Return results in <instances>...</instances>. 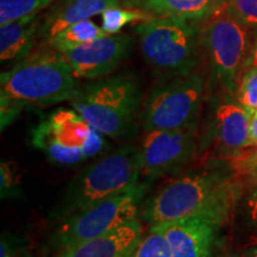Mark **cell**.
I'll list each match as a JSON object with an SVG mask.
<instances>
[{
    "instance_id": "13",
    "label": "cell",
    "mask_w": 257,
    "mask_h": 257,
    "mask_svg": "<svg viewBox=\"0 0 257 257\" xmlns=\"http://www.w3.org/2000/svg\"><path fill=\"white\" fill-rule=\"evenodd\" d=\"M142 238V224L134 219L72 249L63 250L57 257H128Z\"/></svg>"
},
{
    "instance_id": "9",
    "label": "cell",
    "mask_w": 257,
    "mask_h": 257,
    "mask_svg": "<svg viewBox=\"0 0 257 257\" xmlns=\"http://www.w3.org/2000/svg\"><path fill=\"white\" fill-rule=\"evenodd\" d=\"M204 80L192 73L154 89L144 110V127L152 130L192 128L200 110Z\"/></svg>"
},
{
    "instance_id": "26",
    "label": "cell",
    "mask_w": 257,
    "mask_h": 257,
    "mask_svg": "<svg viewBox=\"0 0 257 257\" xmlns=\"http://www.w3.org/2000/svg\"><path fill=\"white\" fill-rule=\"evenodd\" d=\"M249 212L252 221L257 225V187L249 199Z\"/></svg>"
},
{
    "instance_id": "2",
    "label": "cell",
    "mask_w": 257,
    "mask_h": 257,
    "mask_svg": "<svg viewBox=\"0 0 257 257\" xmlns=\"http://www.w3.org/2000/svg\"><path fill=\"white\" fill-rule=\"evenodd\" d=\"M142 173L141 152L133 146L118 149L85 168L64 188L62 199L54 212L64 218L98 204L105 199L138 185Z\"/></svg>"
},
{
    "instance_id": "23",
    "label": "cell",
    "mask_w": 257,
    "mask_h": 257,
    "mask_svg": "<svg viewBox=\"0 0 257 257\" xmlns=\"http://www.w3.org/2000/svg\"><path fill=\"white\" fill-rule=\"evenodd\" d=\"M225 4L246 28L257 30V0H225Z\"/></svg>"
},
{
    "instance_id": "16",
    "label": "cell",
    "mask_w": 257,
    "mask_h": 257,
    "mask_svg": "<svg viewBox=\"0 0 257 257\" xmlns=\"http://www.w3.org/2000/svg\"><path fill=\"white\" fill-rule=\"evenodd\" d=\"M251 115L242 105L233 102H224L217 108V135L224 147L233 150L249 147Z\"/></svg>"
},
{
    "instance_id": "25",
    "label": "cell",
    "mask_w": 257,
    "mask_h": 257,
    "mask_svg": "<svg viewBox=\"0 0 257 257\" xmlns=\"http://www.w3.org/2000/svg\"><path fill=\"white\" fill-rule=\"evenodd\" d=\"M253 147L249 152L243 153L239 156V163L242 168H246L250 170H257V146Z\"/></svg>"
},
{
    "instance_id": "7",
    "label": "cell",
    "mask_w": 257,
    "mask_h": 257,
    "mask_svg": "<svg viewBox=\"0 0 257 257\" xmlns=\"http://www.w3.org/2000/svg\"><path fill=\"white\" fill-rule=\"evenodd\" d=\"M146 189V185H136L64 218L54 234V243L63 251L137 219Z\"/></svg>"
},
{
    "instance_id": "8",
    "label": "cell",
    "mask_w": 257,
    "mask_h": 257,
    "mask_svg": "<svg viewBox=\"0 0 257 257\" xmlns=\"http://www.w3.org/2000/svg\"><path fill=\"white\" fill-rule=\"evenodd\" d=\"M248 29L223 4L206 18L202 30L212 73L229 94L237 93L240 69L248 57Z\"/></svg>"
},
{
    "instance_id": "6",
    "label": "cell",
    "mask_w": 257,
    "mask_h": 257,
    "mask_svg": "<svg viewBox=\"0 0 257 257\" xmlns=\"http://www.w3.org/2000/svg\"><path fill=\"white\" fill-rule=\"evenodd\" d=\"M104 135L72 108H59L32 131V144L51 162L73 166L98 155L105 148Z\"/></svg>"
},
{
    "instance_id": "29",
    "label": "cell",
    "mask_w": 257,
    "mask_h": 257,
    "mask_svg": "<svg viewBox=\"0 0 257 257\" xmlns=\"http://www.w3.org/2000/svg\"><path fill=\"white\" fill-rule=\"evenodd\" d=\"M0 257H12L11 246L4 238H2V244H0Z\"/></svg>"
},
{
    "instance_id": "31",
    "label": "cell",
    "mask_w": 257,
    "mask_h": 257,
    "mask_svg": "<svg viewBox=\"0 0 257 257\" xmlns=\"http://www.w3.org/2000/svg\"><path fill=\"white\" fill-rule=\"evenodd\" d=\"M144 2H146V0H121V4H123L125 8L140 9L141 5H142Z\"/></svg>"
},
{
    "instance_id": "17",
    "label": "cell",
    "mask_w": 257,
    "mask_h": 257,
    "mask_svg": "<svg viewBox=\"0 0 257 257\" xmlns=\"http://www.w3.org/2000/svg\"><path fill=\"white\" fill-rule=\"evenodd\" d=\"M225 0H146L140 9L155 17H174L186 21L207 18Z\"/></svg>"
},
{
    "instance_id": "4",
    "label": "cell",
    "mask_w": 257,
    "mask_h": 257,
    "mask_svg": "<svg viewBox=\"0 0 257 257\" xmlns=\"http://www.w3.org/2000/svg\"><path fill=\"white\" fill-rule=\"evenodd\" d=\"M144 59L154 69L186 76L198 64V30L191 21L153 17L135 29Z\"/></svg>"
},
{
    "instance_id": "11",
    "label": "cell",
    "mask_w": 257,
    "mask_h": 257,
    "mask_svg": "<svg viewBox=\"0 0 257 257\" xmlns=\"http://www.w3.org/2000/svg\"><path fill=\"white\" fill-rule=\"evenodd\" d=\"M141 152L142 173L160 178L182 168L195 152L192 128L147 131Z\"/></svg>"
},
{
    "instance_id": "27",
    "label": "cell",
    "mask_w": 257,
    "mask_h": 257,
    "mask_svg": "<svg viewBox=\"0 0 257 257\" xmlns=\"http://www.w3.org/2000/svg\"><path fill=\"white\" fill-rule=\"evenodd\" d=\"M250 146H257V112L251 115L250 121Z\"/></svg>"
},
{
    "instance_id": "5",
    "label": "cell",
    "mask_w": 257,
    "mask_h": 257,
    "mask_svg": "<svg viewBox=\"0 0 257 257\" xmlns=\"http://www.w3.org/2000/svg\"><path fill=\"white\" fill-rule=\"evenodd\" d=\"M229 194L227 184L220 175H186L170 182L150 199L143 218L150 227L173 223L229 204Z\"/></svg>"
},
{
    "instance_id": "28",
    "label": "cell",
    "mask_w": 257,
    "mask_h": 257,
    "mask_svg": "<svg viewBox=\"0 0 257 257\" xmlns=\"http://www.w3.org/2000/svg\"><path fill=\"white\" fill-rule=\"evenodd\" d=\"M249 62L252 67H256L257 68V30L255 32L253 44H252L251 50H250V54H249Z\"/></svg>"
},
{
    "instance_id": "21",
    "label": "cell",
    "mask_w": 257,
    "mask_h": 257,
    "mask_svg": "<svg viewBox=\"0 0 257 257\" xmlns=\"http://www.w3.org/2000/svg\"><path fill=\"white\" fill-rule=\"evenodd\" d=\"M128 257H170L169 243L166 236L156 227H150L135 251Z\"/></svg>"
},
{
    "instance_id": "24",
    "label": "cell",
    "mask_w": 257,
    "mask_h": 257,
    "mask_svg": "<svg viewBox=\"0 0 257 257\" xmlns=\"http://www.w3.org/2000/svg\"><path fill=\"white\" fill-rule=\"evenodd\" d=\"M19 186V174L17 167L12 162H2L0 166V188L2 198H8L15 195V192Z\"/></svg>"
},
{
    "instance_id": "15",
    "label": "cell",
    "mask_w": 257,
    "mask_h": 257,
    "mask_svg": "<svg viewBox=\"0 0 257 257\" xmlns=\"http://www.w3.org/2000/svg\"><path fill=\"white\" fill-rule=\"evenodd\" d=\"M41 21L37 15H31L11 23L0 25V60H23L31 54L36 36L40 32Z\"/></svg>"
},
{
    "instance_id": "14",
    "label": "cell",
    "mask_w": 257,
    "mask_h": 257,
    "mask_svg": "<svg viewBox=\"0 0 257 257\" xmlns=\"http://www.w3.org/2000/svg\"><path fill=\"white\" fill-rule=\"evenodd\" d=\"M120 4L121 0H61L41 23L38 36L48 42L70 25L91 19Z\"/></svg>"
},
{
    "instance_id": "18",
    "label": "cell",
    "mask_w": 257,
    "mask_h": 257,
    "mask_svg": "<svg viewBox=\"0 0 257 257\" xmlns=\"http://www.w3.org/2000/svg\"><path fill=\"white\" fill-rule=\"evenodd\" d=\"M107 34L101 27L96 25L91 19H86V21L79 22V23L66 28L55 37L48 41V43L50 44L51 48L59 50L60 53H63V51L74 49V48L94 41L96 38L104 37Z\"/></svg>"
},
{
    "instance_id": "20",
    "label": "cell",
    "mask_w": 257,
    "mask_h": 257,
    "mask_svg": "<svg viewBox=\"0 0 257 257\" xmlns=\"http://www.w3.org/2000/svg\"><path fill=\"white\" fill-rule=\"evenodd\" d=\"M50 3L53 0H0V25L37 15Z\"/></svg>"
},
{
    "instance_id": "1",
    "label": "cell",
    "mask_w": 257,
    "mask_h": 257,
    "mask_svg": "<svg viewBox=\"0 0 257 257\" xmlns=\"http://www.w3.org/2000/svg\"><path fill=\"white\" fill-rule=\"evenodd\" d=\"M75 75L59 50L37 51L0 76L2 128L14 121L27 105L47 106L75 95Z\"/></svg>"
},
{
    "instance_id": "12",
    "label": "cell",
    "mask_w": 257,
    "mask_h": 257,
    "mask_svg": "<svg viewBox=\"0 0 257 257\" xmlns=\"http://www.w3.org/2000/svg\"><path fill=\"white\" fill-rule=\"evenodd\" d=\"M133 43V38L128 35H106L62 54L75 78L98 79L119 67L130 53Z\"/></svg>"
},
{
    "instance_id": "10",
    "label": "cell",
    "mask_w": 257,
    "mask_h": 257,
    "mask_svg": "<svg viewBox=\"0 0 257 257\" xmlns=\"http://www.w3.org/2000/svg\"><path fill=\"white\" fill-rule=\"evenodd\" d=\"M229 204L210 208L185 219L154 226L166 236L170 257H211Z\"/></svg>"
},
{
    "instance_id": "22",
    "label": "cell",
    "mask_w": 257,
    "mask_h": 257,
    "mask_svg": "<svg viewBox=\"0 0 257 257\" xmlns=\"http://www.w3.org/2000/svg\"><path fill=\"white\" fill-rule=\"evenodd\" d=\"M237 98L246 111L253 114L257 112V68L250 67L239 79Z\"/></svg>"
},
{
    "instance_id": "30",
    "label": "cell",
    "mask_w": 257,
    "mask_h": 257,
    "mask_svg": "<svg viewBox=\"0 0 257 257\" xmlns=\"http://www.w3.org/2000/svg\"><path fill=\"white\" fill-rule=\"evenodd\" d=\"M236 257H257V245L249 246L240 251Z\"/></svg>"
},
{
    "instance_id": "3",
    "label": "cell",
    "mask_w": 257,
    "mask_h": 257,
    "mask_svg": "<svg viewBox=\"0 0 257 257\" xmlns=\"http://www.w3.org/2000/svg\"><path fill=\"white\" fill-rule=\"evenodd\" d=\"M142 93L134 78L125 75L96 80L78 87L73 108L104 136L120 138L133 127Z\"/></svg>"
},
{
    "instance_id": "19",
    "label": "cell",
    "mask_w": 257,
    "mask_h": 257,
    "mask_svg": "<svg viewBox=\"0 0 257 257\" xmlns=\"http://www.w3.org/2000/svg\"><path fill=\"white\" fill-rule=\"evenodd\" d=\"M153 16L142 9L136 8H120L113 6L101 14V28L107 35L118 34L125 25L134 22H146L152 19Z\"/></svg>"
}]
</instances>
